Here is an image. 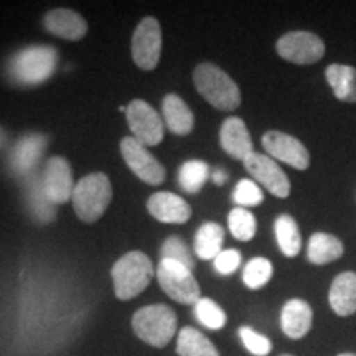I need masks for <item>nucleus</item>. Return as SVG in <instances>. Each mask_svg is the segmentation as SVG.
Listing matches in <instances>:
<instances>
[{
    "label": "nucleus",
    "instance_id": "1",
    "mask_svg": "<svg viewBox=\"0 0 356 356\" xmlns=\"http://www.w3.org/2000/svg\"><path fill=\"white\" fill-rule=\"evenodd\" d=\"M58 65V53L47 44L19 50L7 63V76L20 86H37L51 78Z\"/></svg>",
    "mask_w": 356,
    "mask_h": 356
},
{
    "label": "nucleus",
    "instance_id": "2",
    "mask_svg": "<svg viewBox=\"0 0 356 356\" xmlns=\"http://www.w3.org/2000/svg\"><path fill=\"white\" fill-rule=\"evenodd\" d=\"M193 81L198 92L213 108L234 111L241 104V91L238 84L221 68L213 63H202L195 68Z\"/></svg>",
    "mask_w": 356,
    "mask_h": 356
},
{
    "label": "nucleus",
    "instance_id": "3",
    "mask_svg": "<svg viewBox=\"0 0 356 356\" xmlns=\"http://www.w3.org/2000/svg\"><path fill=\"white\" fill-rule=\"evenodd\" d=\"M118 299L131 300L144 292L154 277V264L144 252L132 251L122 256L111 269Z\"/></svg>",
    "mask_w": 356,
    "mask_h": 356
},
{
    "label": "nucleus",
    "instance_id": "4",
    "mask_svg": "<svg viewBox=\"0 0 356 356\" xmlns=\"http://www.w3.org/2000/svg\"><path fill=\"white\" fill-rule=\"evenodd\" d=\"M113 200V186L108 175L104 173H91L83 177L74 185L73 208L78 218L84 222H96L108 210Z\"/></svg>",
    "mask_w": 356,
    "mask_h": 356
},
{
    "label": "nucleus",
    "instance_id": "5",
    "mask_svg": "<svg viewBox=\"0 0 356 356\" xmlns=\"http://www.w3.org/2000/svg\"><path fill=\"white\" fill-rule=\"evenodd\" d=\"M132 328L147 345L163 348L177 333V314L162 304L147 305L134 314Z\"/></svg>",
    "mask_w": 356,
    "mask_h": 356
},
{
    "label": "nucleus",
    "instance_id": "6",
    "mask_svg": "<svg viewBox=\"0 0 356 356\" xmlns=\"http://www.w3.org/2000/svg\"><path fill=\"white\" fill-rule=\"evenodd\" d=\"M157 279L162 291L170 299L184 305H195L202 299L197 279L188 267L175 261L162 259L157 267Z\"/></svg>",
    "mask_w": 356,
    "mask_h": 356
},
{
    "label": "nucleus",
    "instance_id": "7",
    "mask_svg": "<svg viewBox=\"0 0 356 356\" xmlns=\"http://www.w3.org/2000/svg\"><path fill=\"white\" fill-rule=\"evenodd\" d=\"M162 53V30L154 17H145L132 37L134 63L144 71L157 68Z\"/></svg>",
    "mask_w": 356,
    "mask_h": 356
},
{
    "label": "nucleus",
    "instance_id": "8",
    "mask_svg": "<svg viewBox=\"0 0 356 356\" xmlns=\"http://www.w3.org/2000/svg\"><path fill=\"white\" fill-rule=\"evenodd\" d=\"M129 127L134 134V139L139 140L142 145L154 147L159 145L163 139V121L157 111L149 102L142 99H134L126 111Z\"/></svg>",
    "mask_w": 356,
    "mask_h": 356
},
{
    "label": "nucleus",
    "instance_id": "9",
    "mask_svg": "<svg viewBox=\"0 0 356 356\" xmlns=\"http://www.w3.org/2000/svg\"><path fill=\"white\" fill-rule=\"evenodd\" d=\"M275 50L291 63L314 65L325 55V43L315 33L289 32L277 40Z\"/></svg>",
    "mask_w": 356,
    "mask_h": 356
},
{
    "label": "nucleus",
    "instance_id": "10",
    "mask_svg": "<svg viewBox=\"0 0 356 356\" xmlns=\"http://www.w3.org/2000/svg\"><path fill=\"white\" fill-rule=\"evenodd\" d=\"M121 154L127 167L142 181L149 185L163 184L165 168L139 140H136L134 137H124L121 140Z\"/></svg>",
    "mask_w": 356,
    "mask_h": 356
},
{
    "label": "nucleus",
    "instance_id": "11",
    "mask_svg": "<svg viewBox=\"0 0 356 356\" xmlns=\"http://www.w3.org/2000/svg\"><path fill=\"white\" fill-rule=\"evenodd\" d=\"M47 149V137L42 134H25L8 152V168L15 177L29 178L37 172V165Z\"/></svg>",
    "mask_w": 356,
    "mask_h": 356
},
{
    "label": "nucleus",
    "instance_id": "12",
    "mask_svg": "<svg viewBox=\"0 0 356 356\" xmlns=\"http://www.w3.org/2000/svg\"><path fill=\"white\" fill-rule=\"evenodd\" d=\"M243 163L244 168L249 172V175L254 178L256 181H259L274 197L287 198L291 195L289 177L269 155L252 152Z\"/></svg>",
    "mask_w": 356,
    "mask_h": 356
},
{
    "label": "nucleus",
    "instance_id": "13",
    "mask_svg": "<svg viewBox=\"0 0 356 356\" xmlns=\"http://www.w3.org/2000/svg\"><path fill=\"white\" fill-rule=\"evenodd\" d=\"M262 147L270 159L280 160L297 170H307L310 165V154L299 139L279 131H269L262 136Z\"/></svg>",
    "mask_w": 356,
    "mask_h": 356
},
{
    "label": "nucleus",
    "instance_id": "14",
    "mask_svg": "<svg viewBox=\"0 0 356 356\" xmlns=\"http://www.w3.org/2000/svg\"><path fill=\"white\" fill-rule=\"evenodd\" d=\"M42 185L53 203L63 204L71 200L74 191L71 167L63 157H51L42 173Z\"/></svg>",
    "mask_w": 356,
    "mask_h": 356
},
{
    "label": "nucleus",
    "instance_id": "15",
    "mask_svg": "<svg viewBox=\"0 0 356 356\" xmlns=\"http://www.w3.org/2000/svg\"><path fill=\"white\" fill-rule=\"evenodd\" d=\"M147 210L155 220L160 222H172V225H181V222L188 221L191 216L190 204L170 191L154 193L147 202Z\"/></svg>",
    "mask_w": 356,
    "mask_h": 356
},
{
    "label": "nucleus",
    "instance_id": "16",
    "mask_svg": "<svg viewBox=\"0 0 356 356\" xmlns=\"http://www.w3.org/2000/svg\"><path fill=\"white\" fill-rule=\"evenodd\" d=\"M220 142L225 152L236 160H243L244 162L249 155L254 152L251 134H249L243 119L239 118H228L222 122Z\"/></svg>",
    "mask_w": 356,
    "mask_h": 356
},
{
    "label": "nucleus",
    "instance_id": "17",
    "mask_svg": "<svg viewBox=\"0 0 356 356\" xmlns=\"http://www.w3.org/2000/svg\"><path fill=\"white\" fill-rule=\"evenodd\" d=\"M312 322H314V312L302 299H291L280 312V328L292 340L304 338L310 332Z\"/></svg>",
    "mask_w": 356,
    "mask_h": 356
},
{
    "label": "nucleus",
    "instance_id": "18",
    "mask_svg": "<svg viewBox=\"0 0 356 356\" xmlns=\"http://www.w3.org/2000/svg\"><path fill=\"white\" fill-rule=\"evenodd\" d=\"M43 24L48 32L70 42H78L88 32V25L83 17L70 8H55L48 12Z\"/></svg>",
    "mask_w": 356,
    "mask_h": 356
},
{
    "label": "nucleus",
    "instance_id": "19",
    "mask_svg": "<svg viewBox=\"0 0 356 356\" xmlns=\"http://www.w3.org/2000/svg\"><path fill=\"white\" fill-rule=\"evenodd\" d=\"M328 302L338 317H350L356 312V273L346 270L333 279Z\"/></svg>",
    "mask_w": 356,
    "mask_h": 356
},
{
    "label": "nucleus",
    "instance_id": "20",
    "mask_svg": "<svg viewBox=\"0 0 356 356\" xmlns=\"http://www.w3.org/2000/svg\"><path fill=\"white\" fill-rule=\"evenodd\" d=\"M163 122L168 131L177 136H188L193 131L195 115L191 113L186 102L177 95H168L162 102Z\"/></svg>",
    "mask_w": 356,
    "mask_h": 356
},
{
    "label": "nucleus",
    "instance_id": "21",
    "mask_svg": "<svg viewBox=\"0 0 356 356\" xmlns=\"http://www.w3.org/2000/svg\"><path fill=\"white\" fill-rule=\"evenodd\" d=\"M26 207L32 213L33 220L38 222H51L56 215V204L44 193L42 185V175L37 172L26 178Z\"/></svg>",
    "mask_w": 356,
    "mask_h": 356
},
{
    "label": "nucleus",
    "instance_id": "22",
    "mask_svg": "<svg viewBox=\"0 0 356 356\" xmlns=\"http://www.w3.org/2000/svg\"><path fill=\"white\" fill-rule=\"evenodd\" d=\"M345 252V246L337 236L328 233H315L310 236L307 246V257L312 264L323 266L340 259Z\"/></svg>",
    "mask_w": 356,
    "mask_h": 356
},
{
    "label": "nucleus",
    "instance_id": "23",
    "mask_svg": "<svg viewBox=\"0 0 356 356\" xmlns=\"http://www.w3.org/2000/svg\"><path fill=\"white\" fill-rule=\"evenodd\" d=\"M325 78L330 84L337 99L356 102V68L348 65L333 63L325 71Z\"/></svg>",
    "mask_w": 356,
    "mask_h": 356
},
{
    "label": "nucleus",
    "instance_id": "24",
    "mask_svg": "<svg viewBox=\"0 0 356 356\" xmlns=\"http://www.w3.org/2000/svg\"><path fill=\"white\" fill-rule=\"evenodd\" d=\"M177 353L180 356H220L216 346L193 327L181 328L178 333Z\"/></svg>",
    "mask_w": 356,
    "mask_h": 356
},
{
    "label": "nucleus",
    "instance_id": "25",
    "mask_svg": "<svg viewBox=\"0 0 356 356\" xmlns=\"http://www.w3.org/2000/svg\"><path fill=\"white\" fill-rule=\"evenodd\" d=\"M222 241H225V231L221 226L218 222H204L195 236V252L200 259L215 261L221 252Z\"/></svg>",
    "mask_w": 356,
    "mask_h": 356
},
{
    "label": "nucleus",
    "instance_id": "26",
    "mask_svg": "<svg viewBox=\"0 0 356 356\" xmlns=\"http://www.w3.org/2000/svg\"><path fill=\"white\" fill-rule=\"evenodd\" d=\"M275 239L284 256L296 257L300 252L302 236L297 221L291 215H280L274 222Z\"/></svg>",
    "mask_w": 356,
    "mask_h": 356
},
{
    "label": "nucleus",
    "instance_id": "27",
    "mask_svg": "<svg viewBox=\"0 0 356 356\" xmlns=\"http://www.w3.org/2000/svg\"><path fill=\"white\" fill-rule=\"evenodd\" d=\"M210 177V168L202 160H190L178 170V184L186 193H198Z\"/></svg>",
    "mask_w": 356,
    "mask_h": 356
},
{
    "label": "nucleus",
    "instance_id": "28",
    "mask_svg": "<svg viewBox=\"0 0 356 356\" xmlns=\"http://www.w3.org/2000/svg\"><path fill=\"white\" fill-rule=\"evenodd\" d=\"M228 226L233 238L238 239V241H251L257 229L254 215L241 207L231 210L228 216Z\"/></svg>",
    "mask_w": 356,
    "mask_h": 356
},
{
    "label": "nucleus",
    "instance_id": "29",
    "mask_svg": "<svg viewBox=\"0 0 356 356\" xmlns=\"http://www.w3.org/2000/svg\"><path fill=\"white\" fill-rule=\"evenodd\" d=\"M273 262L266 259V257H254V259L249 261L246 267H244L243 280L246 284V287L257 291V289H262L273 279Z\"/></svg>",
    "mask_w": 356,
    "mask_h": 356
},
{
    "label": "nucleus",
    "instance_id": "30",
    "mask_svg": "<svg viewBox=\"0 0 356 356\" xmlns=\"http://www.w3.org/2000/svg\"><path fill=\"white\" fill-rule=\"evenodd\" d=\"M195 307V317L203 327L210 330H221L226 325V314L215 300L202 297Z\"/></svg>",
    "mask_w": 356,
    "mask_h": 356
},
{
    "label": "nucleus",
    "instance_id": "31",
    "mask_svg": "<svg viewBox=\"0 0 356 356\" xmlns=\"http://www.w3.org/2000/svg\"><path fill=\"white\" fill-rule=\"evenodd\" d=\"M160 256H162V259L180 262V264L188 267L190 270H193L195 267V259L193 256H191L190 249L186 248L184 239L177 238V236H172V238H168L167 241L163 243L162 249H160Z\"/></svg>",
    "mask_w": 356,
    "mask_h": 356
},
{
    "label": "nucleus",
    "instance_id": "32",
    "mask_svg": "<svg viewBox=\"0 0 356 356\" xmlns=\"http://www.w3.org/2000/svg\"><path fill=\"white\" fill-rule=\"evenodd\" d=\"M233 200L234 203L239 204L241 208L257 207V204L264 202V195H262V191L259 186H257L256 181L244 178V180H241L236 185Z\"/></svg>",
    "mask_w": 356,
    "mask_h": 356
},
{
    "label": "nucleus",
    "instance_id": "33",
    "mask_svg": "<svg viewBox=\"0 0 356 356\" xmlns=\"http://www.w3.org/2000/svg\"><path fill=\"white\" fill-rule=\"evenodd\" d=\"M239 338H241L243 345L246 346L249 353L254 356H267L273 350V343H270L269 338L252 330L251 327L239 328Z\"/></svg>",
    "mask_w": 356,
    "mask_h": 356
},
{
    "label": "nucleus",
    "instance_id": "34",
    "mask_svg": "<svg viewBox=\"0 0 356 356\" xmlns=\"http://www.w3.org/2000/svg\"><path fill=\"white\" fill-rule=\"evenodd\" d=\"M241 264V252L236 249H225L215 259V269L222 275L233 274Z\"/></svg>",
    "mask_w": 356,
    "mask_h": 356
},
{
    "label": "nucleus",
    "instance_id": "35",
    "mask_svg": "<svg viewBox=\"0 0 356 356\" xmlns=\"http://www.w3.org/2000/svg\"><path fill=\"white\" fill-rule=\"evenodd\" d=\"M211 178H213V181H215L216 185H225L226 180H228V173H226L225 170H221V168H220V170L213 172Z\"/></svg>",
    "mask_w": 356,
    "mask_h": 356
},
{
    "label": "nucleus",
    "instance_id": "36",
    "mask_svg": "<svg viewBox=\"0 0 356 356\" xmlns=\"http://www.w3.org/2000/svg\"><path fill=\"white\" fill-rule=\"evenodd\" d=\"M6 139H7V136H6V131H3V129L0 127V147H2L3 144H6Z\"/></svg>",
    "mask_w": 356,
    "mask_h": 356
},
{
    "label": "nucleus",
    "instance_id": "37",
    "mask_svg": "<svg viewBox=\"0 0 356 356\" xmlns=\"http://www.w3.org/2000/svg\"><path fill=\"white\" fill-rule=\"evenodd\" d=\"M338 356H356V353H341V355H338Z\"/></svg>",
    "mask_w": 356,
    "mask_h": 356
},
{
    "label": "nucleus",
    "instance_id": "38",
    "mask_svg": "<svg viewBox=\"0 0 356 356\" xmlns=\"http://www.w3.org/2000/svg\"><path fill=\"white\" fill-rule=\"evenodd\" d=\"M282 356H292V355H282Z\"/></svg>",
    "mask_w": 356,
    "mask_h": 356
}]
</instances>
